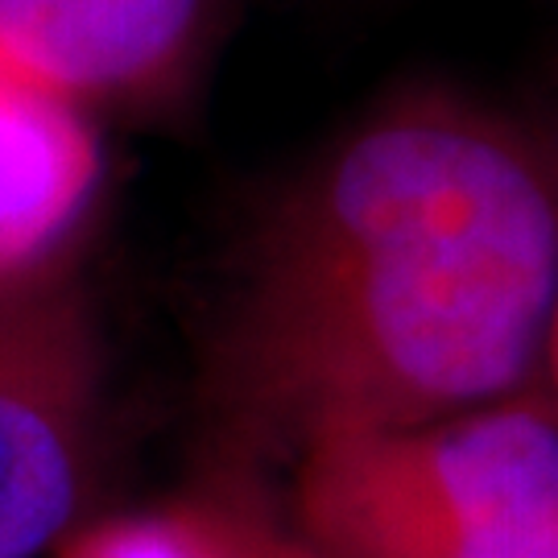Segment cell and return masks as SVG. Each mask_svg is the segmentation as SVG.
<instances>
[{
  "label": "cell",
  "instance_id": "obj_2",
  "mask_svg": "<svg viewBox=\"0 0 558 558\" xmlns=\"http://www.w3.org/2000/svg\"><path fill=\"white\" fill-rule=\"evenodd\" d=\"M269 488L315 558H558V410L538 385L323 442Z\"/></svg>",
  "mask_w": 558,
  "mask_h": 558
},
{
  "label": "cell",
  "instance_id": "obj_4",
  "mask_svg": "<svg viewBox=\"0 0 558 558\" xmlns=\"http://www.w3.org/2000/svg\"><path fill=\"white\" fill-rule=\"evenodd\" d=\"M220 0H0V59L75 108H133L182 92Z\"/></svg>",
  "mask_w": 558,
  "mask_h": 558
},
{
  "label": "cell",
  "instance_id": "obj_1",
  "mask_svg": "<svg viewBox=\"0 0 558 558\" xmlns=\"http://www.w3.org/2000/svg\"><path fill=\"white\" fill-rule=\"evenodd\" d=\"M558 145L447 87L380 104L265 203L203 339L211 472L410 430L542 385Z\"/></svg>",
  "mask_w": 558,
  "mask_h": 558
},
{
  "label": "cell",
  "instance_id": "obj_7",
  "mask_svg": "<svg viewBox=\"0 0 558 558\" xmlns=\"http://www.w3.org/2000/svg\"><path fill=\"white\" fill-rule=\"evenodd\" d=\"M542 389H546V398L555 401V410H558V306H555V323H550V339H546V364H542Z\"/></svg>",
  "mask_w": 558,
  "mask_h": 558
},
{
  "label": "cell",
  "instance_id": "obj_3",
  "mask_svg": "<svg viewBox=\"0 0 558 558\" xmlns=\"http://www.w3.org/2000/svg\"><path fill=\"white\" fill-rule=\"evenodd\" d=\"M100 331L54 265L0 290V558L75 534L100 459Z\"/></svg>",
  "mask_w": 558,
  "mask_h": 558
},
{
  "label": "cell",
  "instance_id": "obj_5",
  "mask_svg": "<svg viewBox=\"0 0 558 558\" xmlns=\"http://www.w3.org/2000/svg\"><path fill=\"white\" fill-rule=\"evenodd\" d=\"M100 182L92 112L0 59V290L62 265Z\"/></svg>",
  "mask_w": 558,
  "mask_h": 558
},
{
  "label": "cell",
  "instance_id": "obj_6",
  "mask_svg": "<svg viewBox=\"0 0 558 558\" xmlns=\"http://www.w3.org/2000/svg\"><path fill=\"white\" fill-rule=\"evenodd\" d=\"M240 558H315L286 525L278 500H274V488H257V497H253Z\"/></svg>",
  "mask_w": 558,
  "mask_h": 558
}]
</instances>
